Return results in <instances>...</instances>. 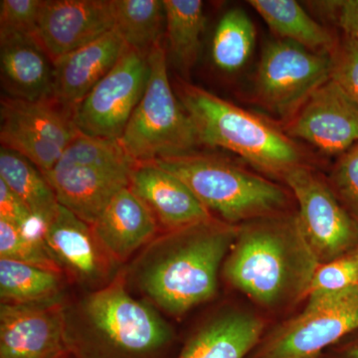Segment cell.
Returning a JSON list of instances; mask_svg holds the SVG:
<instances>
[{
  "label": "cell",
  "mask_w": 358,
  "mask_h": 358,
  "mask_svg": "<svg viewBox=\"0 0 358 358\" xmlns=\"http://www.w3.org/2000/svg\"><path fill=\"white\" fill-rule=\"evenodd\" d=\"M238 225L212 217L162 232L122 268L129 291L180 319L218 294L219 275Z\"/></svg>",
  "instance_id": "obj_1"
},
{
  "label": "cell",
  "mask_w": 358,
  "mask_h": 358,
  "mask_svg": "<svg viewBox=\"0 0 358 358\" xmlns=\"http://www.w3.org/2000/svg\"><path fill=\"white\" fill-rule=\"evenodd\" d=\"M320 264L298 213L287 211L238 225L221 274L262 312L280 315L307 300Z\"/></svg>",
  "instance_id": "obj_2"
},
{
  "label": "cell",
  "mask_w": 358,
  "mask_h": 358,
  "mask_svg": "<svg viewBox=\"0 0 358 358\" xmlns=\"http://www.w3.org/2000/svg\"><path fill=\"white\" fill-rule=\"evenodd\" d=\"M72 358H176L178 334L148 301L131 294L124 272L102 289L64 303Z\"/></svg>",
  "instance_id": "obj_3"
},
{
  "label": "cell",
  "mask_w": 358,
  "mask_h": 358,
  "mask_svg": "<svg viewBox=\"0 0 358 358\" xmlns=\"http://www.w3.org/2000/svg\"><path fill=\"white\" fill-rule=\"evenodd\" d=\"M176 95L192 117L201 145L230 150L280 178L303 164L294 141L262 117L186 82L178 84Z\"/></svg>",
  "instance_id": "obj_4"
},
{
  "label": "cell",
  "mask_w": 358,
  "mask_h": 358,
  "mask_svg": "<svg viewBox=\"0 0 358 358\" xmlns=\"http://www.w3.org/2000/svg\"><path fill=\"white\" fill-rule=\"evenodd\" d=\"M178 176L212 216L240 225L289 211V193L277 183L212 155L196 152L155 160Z\"/></svg>",
  "instance_id": "obj_5"
},
{
  "label": "cell",
  "mask_w": 358,
  "mask_h": 358,
  "mask_svg": "<svg viewBox=\"0 0 358 358\" xmlns=\"http://www.w3.org/2000/svg\"><path fill=\"white\" fill-rule=\"evenodd\" d=\"M148 61L147 88L117 141L136 164L194 154L201 143L192 117L171 87L162 43L150 51Z\"/></svg>",
  "instance_id": "obj_6"
},
{
  "label": "cell",
  "mask_w": 358,
  "mask_h": 358,
  "mask_svg": "<svg viewBox=\"0 0 358 358\" xmlns=\"http://www.w3.org/2000/svg\"><path fill=\"white\" fill-rule=\"evenodd\" d=\"M136 164L119 141L80 134L46 178L59 204L92 225L113 197L129 187Z\"/></svg>",
  "instance_id": "obj_7"
},
{
  "label": "cell",
  "mask_w": 358,
  "mask_h": 358,
  "mask_svg": "<svg viewBox=\"0 0 358 358\" xmlns=\"http://www.w3.org/2000/svg\"><path fill=\"white\" fill-rule=\"evenodd\" d=\"M358 331V286L310 294L298 315L266 331L247 358H324L327 350Z\"/></svg>",
  "instance_id": "obj_8"
},
{
  "label": "cell",
  "mask_w": 358,
  "mask_h": 358,
  "mask_svg": "<svg viewBox=\"0 0 358 358\" xmlns=\"http://www.w3.org/2000/svg\"><path fill=\"white\" fill-rule=\"evenodd\" d=\"M0 120L1 147L23 155L45 176L81 134L73 110L52 96L32 101L2 98Z\"/></svg>",
  "instance_id": "obj_9"
},
{
  "label": "cell",
  "mask_w": 358,
  "mask_h": 358,
  "mask_svg": "<svg viewBox=\"0 0 358 358\" xmlns=\"http://www.w3.org/2000/svg\"><path fill=\"white\" fill-rule=\"evenodd\" d=\"M331 54L310 50L288 40L264 49L256 77L259 100L282 117H294L310 95L331 78Z\"/></svg>",
  "instance_id": "obj_10"
},
{
  "label": "cell",
  "mask_w": 358,
  "mask_h": 358,
  "mask_svg": "<svg viewBox=\"0 0 358 358\" xmlns=\"http://www.w3.org/2000/svg\"><path fill=\"white\" fill-rule=\"evenodd\" d=\"M282 178L298 202L301 230L320 264L357 248V225L329 183L305 164L289 169Z\"/></svg>",
  "instance_id": "obj_11"
},
{
  "label": "cell",
  "mask_w": 358,
  "mask_h": 358,
  "mask_svg": "<svg viewBox=\"0 0 358 358\" xmlns=\"http://www.w3.org/2000/svg\"><path fill=\"white\" fill-rule=\"evenodd\" d=\"M148 56L127 49L112 70L73 110L80 133L119 141L147 88Z\"/></svg>",
  "instance_id": "obj_12"
},
{
  "label": "cell",
  "mask_w": 358,
  "mask_h": 358,
  "mask_svg": "<svg viewBox=\"0 0 358 358\" xmlns=\"http://www.w3.org/2000/svg\"><path fill=\"white\" fill-rule=\"evenodd\" d=\"M45 243L68 281L85 292L108 286L124 268L101 243L91 224L61 205L47 224Z\"/></svg>",
  "instance_id": "obj_13"
},
{
  "label": "cell",
  "mask_w": 358,
  "mask_h": 358,
  "mask_svg": "<svg viewBox=\"0 0 358 358\" xmlns=\"http://www.w3.org/2000/svg\"><path fill=\"white\" fill-rule=\"evenodd\" d=\"M287 134L329 155H343L358 143V106L333 78L308 99Z\"/></svg>",
  "instance_id": "obj_14"
},
{
  "label": "cell",
  "mask_w": 358,
  "mask_h": 358,
  "mask_svg": "<svg viewBox=\"0 0 358 358\" xmlns=\"http://www.w3.org/2000/svg\"><path fill=\"white\" fill-rule=\"evenodd\" d=\"M114 28L112 0H42L35 38L54 62Z\"/></svg>",
  "instance_id": "obj_15"
},
{
  "label": "cell",
  "mask_w": 358,
  "mask_h": 358,
  "mask_svg": "<svg viewBox=\"0 0 358 358\" xmlns=\"http://www.w3.org/2000/svg\"><path fill=\"white\" fill-rule=\"evenodd\" d=\"M64 303L0 305V358H62Z\"/></svg>",
  "instance_id": "obj_16"
},
{
  "label": "cell",
  "mask_w": 358,
  "mask_h": 358,
  "mask_svg": "<svg viewBox=\"0 0 358 358\" xmlns=\"http://www.w3.org/2000/svg\"><path fill=\"white\" fill-rule=\"evenodd\" d=\"M260 313L224 305L188 334L176 358H247L267 331Z\"/></svg>",
  "instance_id": "obj_17"
},
{
  "label": "cell",
  "mask_w": 358,
  "mask_h": 358,
  "mask_svg": "<svg viewBox=\"0 0 358 358\" xmlns=\"http://www.w3.org/2000/svg\"><path fill=\"white\" fill-rule=\"evenodd\" d=\"M129 188L152 212L162 232L212 217L181 179L154 162L136 164Z\"/></svg>",
  "instance_id": "obj_18"
},
{
  "label": "cell",
  "mask_w": 358,
  "mask_h": 358,
  "mask_svg": "<svg viewBox=\"0 0 358 358\" xmlns=\"http://www.w3.org/2000/svg\"><path fill=\"white\" fill-rule=\"evenodd\" d=\"M128 49L117 30L70 52L53 62L52 96L74 110L117 64Z\"/></svg>",
  "instance_id": "obj_19"
},
{
  "label": "cell",
  "mask_w": 358,
  "mask_h": 358,
  "mask_svg": "<svg viewBox=\"0 0 358 358\" xmlns=\"http://www.w3.org/2000/svg\"><path fill=\"white\" fill-rule=\"evenodd\" d=\"M92 227L110 255L122 266L162 233L152 212L129 186L113 197Z\"/></svg>",
  "instance_id": "obj_20"
},
{
  "label": "cell",
  "mask_w": 358,
  "mask_h": 358,
  "mask_svg": "<svg viewBox=\"0 0 358 358\" xmlns=\"http://www.w3.org/2000/svg\"><path fill=\"white\" fill-rule=\"evenodd\" d=\"M0 68L8 96L32 101L52 95L53 61L35 36L0 40Z\"/></svg>",
  "instance_id": "obj_21"
},
{
  "label": "cell",
  "mask_w": 358,
  "mask_h": 358,
  "mask_svg": "<svg viewBox=\"0 0 358 358\" xmlns=\"http://www.w3.org/2000/svg\"><path fill=\"white\" fill-rule=\"evenodd\" d=\"M68 280L62 273L0 259V299L10 305L65 303Z\"/></svg>",
  "instance_id": "obj_22"
},
{
  "label": "cell",
  "mask_w": 358,
  "mask_h": 358,
  "mask_svg": "<svg viewBox=\"0 0 358 358\" xmlns=\"http://www.w3.org/2000/svg\"><path fill=\"white\" fill-rule=\"evenodd\" d=\"M248 3L282 40L300 44L319 53L333 54V34L317 22L294 0H250Z\"/></svg>",
  "instance_id": "obj_23"
},
{
  "label": "cell",
  "mask_w": 358,
  "mask_h": 358,
  "mask_svg": "<svg viewBox=\"0 0 358 358\" xmlns=\"http://www.w3.org/2000/svg\"><path fill=\"white\" fill-rule=\"evenodd\" d=\"M0 180L20 197L35 216L50 222L60 204L46 176L29 159L1 147Z\"/></svg>",
  "instance_id": "obj_24"
},
{
  "label": "cell",
  "mask_w": 358,
  "mask_h": 358,
  "mask_svg": "<svg viewBox=\"0 0 358 358\" xmlns=\"http://www.w3.org/2000/svg\"><path fill=\"white\" fill-rule=\"evenodd\" d=\"M166 36L176 65L188 74L199 60L205 30L203 2L200 0H164Z\"/></svg>",
  "instance_id": "obj_25"
},
{
  "label": "cell",
  "mask_w": 358,
  "mask_h": 358,
  "mask_svg": "<svg viewBox=\"0 0 358 358\" xmlns=\"http://www.w3.org/2000/svg\"><path fill=\"white\" fill-rule=\"evenodd\" d=\"M115 28L129 48L148 56L166 34L164 0H112Z\"/></svg>",
  "instance_id": "obj_26"
},
{
  "label": "cell",
  "mask_w": 358,
  "mask_h": 358,
  "mask_svg": "<svg viewBox=\"0 0 358 358\" xmlns=\"http://www.w3.org/2000/svg\"><path fill=\"white\" fill-rule=\"evenodd\" d=\"M256 29L242 9L228 10L219 21L212 40V60L219 70L234 73L241 69L253 52Z\"/></svg>",
  "instance_id": "obj_27"
},
{
  "label": "cell",
  "mask_w": 358,
  "mask_h": 358,
  "mask_svg": "<svg viewBox=\"0 0 358 358\" xmlns=\"http://www.w3.org/2000/svg\"><path fill=\"white\" fill-rule=\"evenodd\" d=\"M0 259L62 273L45 241L24 236L15 226L4 220H0Z\"/></svg>",
  "instance_id": "obj_28"
},
{
  "label": "cell",
  "mask_w": 358,
  "mask_h": 358,
  "mask_svg": "<svg viewBox=\"0 0 358 358\" xmlns=\"http://www.w3.org/2000/svg\"><path fill=\"white\" fill-rule=\"evenodd\" d=\"M329 185L358 227V143L339 157Z\"/></svg>",
  "instance_id": "obj_29"
},
{
  "label": "cell",
  "mask_w": 358,
  "mask_h": 358,
  "mask_svg": "<svg viewBox=\"0 0 358 358\" xmlns=\"http://www.w3.org/2000/svg\"><path fill=\"white\" fill-rule=\"evenodd\" d=\"M42 0H1L0 40L13 36H35Z\"/></svg>",
  "instance_id": "obj_30"
},
{
  "label": "cell",
  "mask_w": 358,
  "mask_h": 358,
  "mask_svg": "<svg viewBox=\"0 0 358 358\" xmlns=\"http://www.w3.org/2000/svg\"><path fill=\"white\" fill-rule=\"evenodd\" d=\"M358 286V268L352 252L331 261L320 264L312 282L310 294H331Z\"/></svg>",
  "instance_id": "obj_31"
},
{
  "label": "cell",
  "mask_w": 358,
  "mask_h": 358,
  "mask_svg": "<svg viewBox=\"0 0 358 358\" xmlns=\"http://www.w3.org/2000/svg\"><path fill=\"white\" fill-rule=\"evenodd\" d=\"M331 78L358 106V41L346 37L331 54Z\"/></svg>",
  "instance_id": "obj_32"
},
{
  "label": "cell",
  "mask_w": 358,
  "mask_h": 358,
  "mask_svg": "<svg viewBox=\"0 0 358 358\" xmlns=\"http://www.w3.org/2000/svg\"><path fill=\"white\" fill-rule=\"evenodd\" d=\"M36 217L20 197L0 180V220L6 221L21 229Z\"/></svg>",
  "instance_id": "obj_33"
},
{
  "label": "cell",
  "mask_w": 358,
  "mask_h": 358,
  "mask_svg": "<svg viewBox=\"0 0 358 358\" xmlns=\"http://www.w3.org/2000/svg\"><path fill=\"white\" fill-rule=\"evenodd\" d=\"M324 13H333L348 38L358 41V0L315 2Z\"/></svg>",
  "instance_id": "obj_34"
},
{
  "label": "cell",
  "mask_w": 358,
  "mask_h": 358,
  "mask_svg": "<svg viewBox=\"0 0 358 358\" xmlns=\"http://www.w3.org/2000/svg\"><path fill=\"white\" fill-rule=\"evenodd\" d=\"M324 358H358V331L331 346Z\"/></svg>",
  "instance_id": "obj_35"
},
{
  "label": "cell",
  "mask_w": 358,
  "mask_h": 358,
  "mask_svg": "<svg viewBox=\"0 0 358 358\" xmlns=\"http://www.w3.org/2000/svg\"><path fill=\"white\" fill-rule=\"evenodd\" d=\"M352 254H353V256H355V261H357V268H358V246L357 247V248L353 250Z\"/></svg>",
  "instance_id": "obj_36"
},
{
  "label": "cell",
  "mask_w": 358,
  "mask_h": 358,
  "mask_svg": "<svg viewBox=\"0 0 358 358\" xmlns=\"http://www.w3.org/2000/svg\"><path fill=\"white\" fill-rule=\"evenodd\" d=\"M62 358H72V357H71L70 355H68V353H67V355H64V357H63Z\"/></svg>",
  "instance_id": "obj_37"
}]
</instances>
